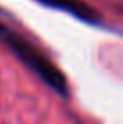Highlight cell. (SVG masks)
Instances as JSON below:
<instances>
[{"mask_svg": "<svg viewBox=\"0 0 123 124\" xmlns=\"http://www.w3.org/2000/svg\"><path fill=\"white\" fill-rule=\"evenodd\" d=\"M0 43L6 49H9L15 54V58L22 61L35 76H38L51 90H54L63 99L69 97V85L63 72L31 40H27L18 31L0 22Z\"/></svg>", "mask_w": 123, "mask_h": 124, "instance_id": "1", "label": "cell"}, {"mask_svg": "<svg viewBox=\"0 0 123 124\" xmlns=\"http://www.w3.org/2000/svg\"><path fill=\"white\" fill-rule=\"evenodd\" d=\"M36 2H40L45 7H51V9L63 11L89 25H100L103 22L100 13L94 7H91L87 2H83V0H36Z\"/></svg>", "mask_w": 123, "mask_h": 124, "instance_id": "2", "label": "cell"}]
</instances>
